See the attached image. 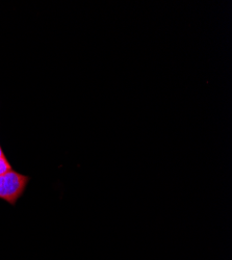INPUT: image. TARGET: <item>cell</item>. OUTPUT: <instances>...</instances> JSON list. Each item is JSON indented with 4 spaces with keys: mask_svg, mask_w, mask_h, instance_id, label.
I'll list each match as a JSON object with an SVG mask.
<instances>
[{
    "mask_svg": "<svg viewBox=\"0 0 232 260\" xmlns=\"http://www.w3.org/2000/svg\"><path fill=\"white\" fill-rule=\"evenodd\" d=\"M29 179L28 176L20 174L14 170L0 175V199L15 205L24 193Z\"/></svg>",
    "mask_w": 232,
    "mask_h": 260,
    "instance_id": "obj_1",
    "label": "cell"
},
{
    "mask_svg": "<svg viewBox=\"0 0 232 260\" xmlns=\"http://www.w3.org/2000/svg\"><path fill=\"white\" fill-rule=\"evenodd\" d=\"M11 170H13V169H12V166L10 165V162L8 161L7 157L6 156L0 157V175L5 174V173H7Z\"/></svg>",
    "mask_w": 232,
    "mask_h": 260,
    "instance_id": "obj_2",
    "label": "cell"
},
{
    "mask_svg": "<svg viewBox=\"0 0 232 260\" xmlns=\"http://www.w3.org/2000/svg\"><path fill=\"white\" fill-rule=\"evenodd\" d=\"M3 156H5V154H4V151H3L2 147H0V157H3Z\"/></svg>",
    "mask_w": 232,
    "mask_h": 260,
    "instance_id": "obj_3",
    "label": "cell"
}]
</instances>
